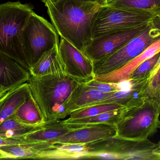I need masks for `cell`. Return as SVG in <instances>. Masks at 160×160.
<instances>
[{
	"label": "cell",
	"mask_w": 160,
	"mask_h": 160,
	"mask_svg": "<svg viewBox=\"0 0 160 160\" xmlns=\"http://www.w3.org/2000/svg\"><path fill=\"white\" fill-rule=\"evenodd\" d=\"M41 1L45 4V6L47 7L50 5L57 3L60 0H41Z\"/></svg>",
	"instance_id": "obj_31"
},
{
	"label": "cell",
	"mask_w": 160,
	"mask_h": 160,
	"mask_svg": "<svg viewBox=\"0 0 160 160\" xmlns=\"http://www.w3.org/2000/svg\"><path fill=\"white\" fill-rule=\"evenodd\" d=\"M33 8L29 4L8 2L0 4V53L29 70L23 33Z\"/></svg>",
	"instance_id": "obj_3"
},
{
	"label": "cell",
	"mask_w": 160,
	"mask_h": 160,
	"mask_svg": "<svg viewBox=\"0 0 160 160\" xmlns=\"http://www.w3.org/2000/svg\"><path fill=\"white\" fill-rule=\"evenodd\" d=\"M3 91H2V92H1V93H0V96H1V95H2V92H3Z\"/></svg>",
	"instance_id": "obj_35"
},
{
	"label": "cell",
	"mask_w": 160,
	"mask_h": 160,
	"mask_svg": "<svg viewBox=\"0 0 160 160\" xmlns=\"http://www.w3.org/2000/svg\"><path fill=\"white\" fill-rule=\"evenodd\" d=\"M160 68V56L158 60V62H157V64L155 65V67L152 70V72H151V74H150V76H149V78H151V77L153 76L155 73L157 72L158 71V70Z\"/></svg>",
	"instance_id": "obj_30"
},
{
	"label": "cell",
	"mask_w": 160,
	"mask_h": 160,
	"mask_svg": "<svg viewBox=\"0 0 160 160\" xmlns=\"http://www.w3.org/2000/svg\"><path fill=\"white\" fill-rule=\"evenodd\" d=\"M158 22L159 24V27L160 28V15L158 17Z\"/></svg>",
	"instance_id": "obj_34"
},
{
	"label": "cell",
	"mask_w": 160,
	"mask_h": 160,
	"mask_svg": "<svg viewBox=\"0 0 160 160\" xmlns=\"http://www.w3.org/2000/svg\"><path fill=\"white\" fill-rule=\"evenodd\" d=\"M160 56V52L142 62L132 73L129 80L139 81L148 80Z\"/></svg>",
	"instance_id": "obj_25"
},
{
	"label": "cell",
	"mask_w": 160,
	"mask_h": 160,
	"mask_svg": "<svg viewBox=\"0 0 160 160\" xmlns=\"http://www.w3.org/2000/svg\"><path fill=\"white\" fill-rule=\"evenodd\" d=\"M6 88H7V87H4V86H2L1 85H0V93H1L3 90H4V89Z\"/></svg>",
	"instance_id": "obj_33"
},
{
	"label": "cell",
	"mask_w": 160,
	"mask_h": 160,
	"mask_svg": "<svg viewBox=\"0 0 160 160\" xmlns=\"http://www.w3.org/2000/svg\"><path fill=\"white\" fill-rule=\"evenodd\" d=\"M101 6L82 0H60L47 8L59 35L83 53L92 40L93 22Z\"/></svg>",
	"instance_id": "obj_1"
},
{
	"label": "cell",
	"mask_w": 160,
	"mask_h": 160,
	"mask_svg": "<svg viewBox=\"0 0 160 160\" xmlns=\"http://www.w3.org/2000/svg\"><path fill=\"white\" fill-rule=\"evenodd\" d=\"M29 70L18 63L0 53V85L5 87L28 81Z\"/></svg>",
	"instance_id": "obj_16"
},
{
	"label": "cell",
	"mask_w": 160,
	"mask_h": 160,
	"mask_svg": "<svg viewBox=\"0 0 160 160\" xmlns=\"http://www.w3.org/2000/svg\"><path fill=\"white\" fill-rule=\"evenodd\" d=\"M117 135L114 125L98 124L71 130L67 134L51 142L53 144H87Z\"/></svg>",
	"instance_id": "obj_11"
},
{
	"label": "cell",
	"mask_w": 160,
	"mask_h": 160,
	"mask_svg": "<svg viewBox=\"0 0 160 160\" xmlns=\"http://www.w3.org/2000/svg\"><path fill=\"white\" fill-rule=\"evenodd\" d=\"M126 107L113 110L94 116L78 119H67L62 122L69 130L77 129L88 125L98 124H109L116 125L120 121L125 111Z\"/></svg>",
	"instance_id": "obj_19"
},
{
	"label": "cell",
	"mask_w": 160,
	"mask_h": 160,
	"mask_svg": "<svg viewBox=\"0 0 160 160\" xmlns=\"http://www.w3.org/2000/svg\"><path fill=\"white\" fill-rule=\"evenodd\" d=\"M59 53L67 76L80 83H87L94 80L93 62L73 44L62 38Z\"/></svg>",
	"instance_id": "obj_9"
},
{
	"label": "cell",
	"mask_w": 160,
	"mask_h": 160,
	"mask_svg": "<svg viewBox=\"0 0 160 160\" xmlns=\"http://www.w3.org/2000/svg\"><path fill=\"white\" fill-rule=\"evenodd\" d=\"M160 114L153 101L147 98L141 105L126 110L116 125L117 136L130 140L148 139L160 129Z\"/></svg>",
	"instance_id": "obj_4"
},
{
	"label": "cell",
	"mask_w": 160,
	"mask_h": 160,
	"mask_svg": "<svg viewBox=\"0 0 160 160\" xmlns=\"http://www.w3.org/2000/svg\"><path fill=\"white\" fill-rule=\"evenodd\" d=\"M158 16L143 11L102 6L92 28V39L107 34L140 27L153 21Z\"/></svg>",
	"instance_id": "obj_5"
},
{
	"label": "cell",
	"mask_w": 160,
	"mask_h": 160,
	"mask_svg": "<svg viewBox=\"0 0 160 160\" xmlns=\"http://www.w3.org/2000/svg\"><path fill=\"white\" fill-rule=\"evenodd\" d=\"M160 142L154 143L149 139L130 140L117 136L93 142L90 145L94 153H107L115 156L116 159L160 160L154 151Z\"/></svg>",
	"instance_id": "obj_8"
},
{
	"label": "cell",
	"mask_w": 160,
	"mask_h": 160,
	"mask_svg": "<svg viewBox=\"0 0 160 160\" xmlns=\"http://www.w3.org/2000/svg\"><path fill=\"white\" fill-rule=\"evenodd\" d=\"M146 93V98L153 101L160 113V68L148 79Z\"/></svg>",
	"instance_id": "obj_26"
},
{
	"label": "cell",
	"mask_w": 160,
	"mask_h": 160,
	"mask_svg": "<svg viewBox=\"0 0 160 160\" xmlns=\"http://www.w3.org/2000/svg\"><path fill=\"white\" fill-rule=\"evenodd\" d=\"M11 116L26 125L39 126L46 123L32 94Z\"/></svg>",
	"instance_id": "obj_21"
},
{
	"label": "cell",
	"mask_w": 160,
	"mask_h": 160,
	"mask_svg": "<svg viewBox=\"0 0 160 160\" xmlns=\"http://www.w3.org/2000/svg\"><path fill=\"white\" fill-rule=\"evenodd\" d=\"M31 95L27 82L5 88L0 96V124L10 117Z\"/></svg>",
	"instance_id": "obj_14"
},
{
	"label": "cell",
	"mask_w": 160,
	"mask_h": 160,
	"mask_svg": "<svg viewBox=\"0 0 160 160\" xmlns=\"http://www.w3.org/2000/svg\"><path fill=\"white\" fill-rule=\"evenodd\" d=\"M124 106L115 103L97 104L75 111L69 114L68 119H74L94 116L113 110L124 108Z\"/></svg>",
	"instance_id": "obj_24"
},
{
	"label": "cell",
	"mask_w": 160,
	"mask_h": 160,
	"mask_svg": "<svg viewBox=\"0 0 160 160\" xmlns=\"http://www.w3.org/2000/svg\"><path fill=\"white\" fill-rule=\"evenodd\" d=\"M82 1L96 3L102 6L106 5L107 4V0H82Z\"/></svg>",
	"instance_id": "obj_28"
},
{
	"label": "cell",
	"mask_w": 160,
	"mask_h": 160,
	"mask_svg": "<svg viewBox=\"0 0 160 160\" xmlns=\"http://www.w3.org/2000/svg\"><path fill=\"white\" fill-rule=\"evenodd\" d=\"M69 130L62 121L46 123L38 129L36 130L21 139L33 142H51L67 134Z\"/></svg>",
	"instance_id": "obj_20"
},
{
	"label": "cell",
	"mask_w": 160,
	"mask_h": 160,
	"mask_svg": "<svg viewBox=\"0 0 160 160\" xmlns=\"http://www.w3.org/2000/svg\"><path fill=\"white\" fill-rule=\"evenodd\" d=\"M55 147L50 142H33L27 140L23 143L1 147L0 148L12 157L13 159H39L42 152Z\"/></svg>",
	"instance_id": "obj_18"
},
{
	"label": "cell",
	"mask_w": 160,
	"mask_h": 160,
	"mask_svg": "<svg viewBox=\"0 0 160 160\" xmlns=\"http://www.w3.org/2000/svg\"><path fill=\"white\" fill-rule=\"evenodd\" d=\"M160 52V39L148 47L136 58L127 63L122 67L104 75L96 76L94 79L104 82L119 84L129 80L134 70L147 59Z\"/></svg>",
	"instance_id": "obj_13"
},
{
	"label": "cell",
	"mask_w": 160,
	"mask_h": 160,
	"mask_svg": "<svg viewBox=\"0 0 160 160\" xmlns=\"http://www.w3.org/2000/svg\"><path fill=\"white\" fill-rule=\"evenodd\" d=\"M148 80L140 81L128 80L123 82V88L110 94L104 99L93 103L97 104L112 103L129 109L142 104L146 99V87Z\"/></svg>",
	"instance_id": "obj_12"
},
{
	"label": "cell",
	"mask_w": 160,
	"mask_h": 160,
	"mask_svg": "<svg viewBox=\"0 0 160 160\" xmlns=\"http://www.w3.org/2000/svg\"><path fill=\"white\" fill-rule=\"evenodd\" d=\"M154 153L155 155H158L160 157V145L154 151Z\"/></svg>",
	"instance_id": "obj_32"
},
{
	"label": "cell",
	"mask_w": 160,
	"mask_h": 160,
	"mask_svg": "<svg viewBox=\"0 0 160 160\" xmlns=\"http://www.w3.org/2000/svg\"><path fill=\"white\" fill-rule=\"evenodd\" d=\"M110 94L93 89L86 83H79L66 105L64 117L65 118L75 111L91 106L93 103L107 97Z\"/></svg>",
	"instance_id": "obj_15"
},
{
	"label": "cell",
	"mask_w": 160,
	"mask_h": 160,
	"mask_svg": "<svg viewBox=\"0 0 160 160\" xmlns=\"http://www.w3.org/2000/svg\"><path fill=\"white\" fill-rule=\"evenodd\" d=\"M29 72L34 76L67 75L64 65L59 54V45L45 53L29 68Z\"/></svg>",
	"instance_id": "obj_17"
},
{
	"label": "cell",
	"mask_w": 160,
	"mask_h": 160,
	"mask_svg": "<svg viewBox=\"0 0 160 160\" xmlns=\"http://www.w3.org/2000/svg\"><path fill=\"white\" fill-rule=\"evenodd\" d=\"M86 84L93 89L106 94L115 93L120 91L123 88V83L115 84L104 82L97 80L95 79L87 83Z\"/></svg>",
	"instance_id": "obj_27"
},
{
	"label": "cell",
	"mask_w": 160,
	"mask_h": 160,
	"mask_svg": "<svg viewBox=\"0 0 160 160\" xmlns=\"http://www.w3.org/2000/svg\"><path fill=\"white\" fill-rule=\"evenodd\" d=\"M23 39L29 69L45 53L60 43L59 34L53 25L34 11L25 26Z\"/></svg>",
	"instance_id": "obj_7"
},
{
	"label": "cell",
	"mask_w": 160,
	"mask_h": 160,
	"mask_svg": "<svg viewBox=\"0 0 160 160\" xmlns=\"http://www.w3.org/2000/svg\"><path fill=\"white\" fill-rule=\"evenodd\" d=\"M13 159L9 154L0 148V159Z\"/></svg>",
	"instance_id": "obj_29"
},
{
	"label": "cell",
	"mask_w": 160,
	"mask_h": 160,
	"mask_svg": "<svg viewBox=\"0 0 160 160\" xmlns=\"http://www.w3.org/2000/svg\"><path fill=\"white\" fill-rule=\"evenodd\" d=\"M27 82L46 123L64 118L66 105L79 83L67 75L31 74Z\"/></svg>",
	"instance_id": "obj_2"
},
{
	"label": "cell",
	"mask_w": 160,
	"mask_h": 160,
	"mask_svg": "<svg viewBox=\"0 0 160 160\" xmlns=\"http://www.w3.org/2000/svg\"><path fill=\"white\" fill-rule=\"evenodd\" d=\"M42 126L26 125L11 116L0 124V136L5 138H22Z\"/></svg>",
	"instance_id": "obj_23"
},
{
	"label": "cell",
	"mask_w": 160,
	"mask_h": 160,
	"mask_svg": "<svg viewBox=\"0 0 160 160\" xmlns=\"http://www.w3.org/2000/svg\"><path fill=\"white\" fill-rule=\"evenodd\" d=\"M106 5L160 15V0H107Z\"/></svg>",
	"instance_id": "obj_22"
},
{
	"label": "cell",
	"mask_w": 160,
	"mask_h": 160,
	"mask_svg": "<svg viewBox=\"0 0 160 160\" xmlns=\"http://www.w3.org/2000/svg\"><path fill=\"white\" fill-rule=\"evenodd\" d=\"M148 23L93 39L85 49L83 53L93 63L100 61L120 49L132 39L142 32Z\"/></svg>",
	"instance_id": "obj_10"
},
{
	"label": "cell",
	"mask_w": 160,
	"mask_h": 160,
	"mask_svg": "<svg viewBox=\"0 0 160 160\" xmlns=\"http://www.w3.org/2000/svg\"><path fill=\"white\" fill-rule=\"evenodd\" d=\"M157 18L147 27L112 55L94 63L95 76L115 71L142 54L160 39V28Z\"/></svg>",
	"instance_id": "obj_6"
}]
</instances>
